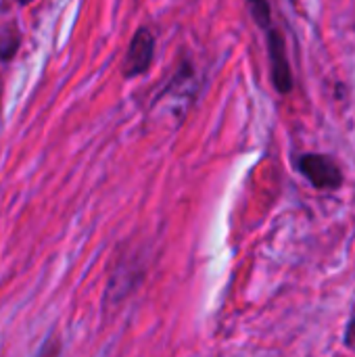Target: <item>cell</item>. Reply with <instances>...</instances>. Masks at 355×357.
Listing matches in <instances>:
<instances>
[{"label":"cell","mask_w":355,"mask_h":357,"mask_svg":"<svg viewBox=\"0 0 355 357\" xmlns=\"http://www.w3.org/2000/svg\"><path fill=\"white\" fill-rule=\"evenodd\" d=\"M297 167L301 176L318 190H337L343 184V172L337 161L328 155L305 153L299 157Z\"/></svg>","instance_id":"6da1fadb"},{"label":"cell","mask_w":355,"mask_h":357,"mask_svg":"<svg viewBox=\"0 0 355 357\" xmlns=\"http://www.w3.org/2000/svg\"><path fill=\"white\" fill-rule=\"evenodd\" d=\"M268 36V54H270V73L272 84L278 94H291L293 92V71L287 59V44L278 29L266 31Z\"/></svg>","instance_id":"7a4b0ae2"},{"label":"cell","mask_w":355,"mask_h":357,"mask_svg":"<svg viewBox=\"0 0 355 357\" xmlns=\"http://www.w3.org/2000/svg\"><path fill=\"white\" fill-rule=\"evenodd\" d=\"M155 56V36L151 29L140 27L128 48L126 61H123V75L126 77H136L149 71L151 63Z\"/></svg>","instance_id":"3957f363"},{"label":"cell","mask_w":355,"mask_h":357,"mask_svg":"<svg viewBox=\"0 0 355 357\" xmlns=\"http://www.w3.org/2000/svg\"><path fill=\"white\" fill-rule=\"evenodd\" d=\"M247 6H249L253 23L259 29L270 31L272 29V8H270V2L268 0H247Z\"/></svg>","instance_id":"277c9868"},{"label":"cell","mask_w":355,"mask_h":357,"mask_svg":"<svg viewBox=\"0 0 355 357\" xmlns=\"http://www.w3.org/2000/svg\"><path fill=\"white\" fill-rule=\"evenodd\" d=\"M345 345L355 349V316L349 320V324H347V331H345Z\"/></svg>","instance_id":"5b68a950"},{"label":"cell","mask_w":355,"mask_h":357,"mask_svg":"<svg viewBox=\"0 0 355 357\" xmlns=\"http://www.w3.org/2000/svg\"><path fill=\"white\" fill-rule=\"evenodd\" d=\"M21 2H25V0H21Z\"/></svg>","instance_id":"8992f818"}]
</instances>
